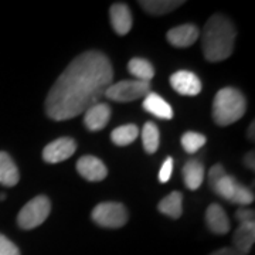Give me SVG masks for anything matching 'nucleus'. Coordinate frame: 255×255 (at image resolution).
Masks as SVG:
<instances>
[{"label":"nucleus","instance_id":"f257e3e1","mask_svg":"<svg viewBox=\"0 0 255 255\" xmlns=\"http://www.w3.org/2000/svg\"><path fill=\"white\" fill-rule=\"evenodd\" d=\"M114 80L110 58L101 51H85L75 57L46 98V114L53 121H68L84 114L105 95Z\"/></svg>","mask_w":255,"mask_h":255},{"label":"nucleus","instance_id":"f03ea898","mask_svg":"<svg viewBox=\"0 0 255 255\" xmlns=\"http://www.w3.org/2000/svg\"><path fill=\"white\" fill-rule=\"evenodd\" d=\"M237 30L233 21L224 14H213L207 20L201 33L203 54L209 63L227 60L234 51Z\"/></svg>","mask_w":255,"mask_h":255},{"label":"nucleus","instance_id":"7ed1b4c3","mask_svg":"<svg viewBox=\"0 0 255 255\" xmlns=\"http://www.w3.org/2000/svg\"><path fill=\"white\" fill-rule=\"evenodd\" d=\"M247 101L243 92L233 87L220 90L213 101V119L220 127H228L244 117Z\"/></svg>","mask_w":255,"mask_h":255},{"label":"nucleus","instance_id":"20e7f679","mask_svg":"<svg viewBox=\"0 0 255 255\" xmlns=\"http://www.w3.org/2000/svg\"><path fill=\"white\" fill-rule=\"evenodd\" d=\"M51 211V203L47 196H37L20 210L17 224L21 230H33L41 226Z\"/></svg>","mask_w":255,"mask_h":255},{"label":"nucleus","instance_id":"39448f33","mask_svg":"<svg viewBox=\"0 0 255 255\" xmlns=\"http://www.w3.org/2000/svg\"><path fill=\"white\" fill-rule=\"evenodd\" d=\"M92 220L105 228H121L128 223L127 207L117 201L101 203L92 210Z\"/></svg>","mask_w":255,"mask_h":255},{"label":"nucleus","instance_id":"423d86ee","mask_svg":"<svg viewBox=\"0 0 255 255\" xmlns=\"http://www.w3.org/2000/svg\"><path fill=\"white\" fill-rule=\"evenodd\" d=\"M149 92H150V82L125 80V81L111 84L104 97L117 102H130L146 97Z\"/></svg>","mask_w":255,"mask_h":255},{"label":"nucleus","instance_id":"0eeeda50","mask_svg":"<svg viewBox=\"0 0 255 255\" xmlns=\"http://www.w3.org/2000/svg\"><path fill=\"white\" fill-rule=\"evenodd\" d=\"M77 142L73 137H58L43 149V159L50 164L60 163L67 160L75 153Z\"/></svg>","mask_w":255,"mask_h":255},{"label":"nucleus","instance_id":"6e6552de","mask_svg":"<svg viewBox=\"0 0 255 255\" xmlns=\"http://www.w3.org/2000/svg\"><path fill=\"white\" fill-rule=\"evenodd\" d=\"M170 85L174 91L179 92L180 95L186 97H194L201 91V81L200 78L191 71H176L170 75Z\"/></svg>","mask_w":255,"mask_h":255},{"label":"nucleus","instance_id":"1a4fd4ad","mask_svg":"<svg viewBox=\"0 0 255 255\" xmlns=\"http://www.w3.org/2000/svg\"><path fill=\"white\" fill-rule=\"evenodd\" d=\"M77 172L90 182H101L108 176V169L95 156H82L77 162Z\"/></svg>","mask_w":255,"mask_h":255},{"label":"nucleus","instance_id":"9d476101","mask_svg":"<svg viewBox=\"0 0 255 255\" xmlns=\"http://www.w3.org/2000/svg\"><path fill=\"white\" fill-rule=\"evenodd\" d=\"M200 37V30L194 24H182V26H176L170 28L166 34V38L169 41V44L179 48L184 47H190L194 44Z\"/></svg>","mask_w":255,"mask_h":255},{"label":"nucleus","instance_id":"9b49d317","mask_svg":"<svg viewBox=\"0 0 255 255\" xmlns=\"http://www.w3.org/2000/svg\"><path fill=\"white\" fill-rule=\"evenodd\" d=\"M84 125L88 130L97 132L108 125L111 119V107L108 104H95L84 112Z\"/></svg>","mask_w":255,"mask_h":255},{"label":"nucleus","instance_id":"f8f14e48","mask_svg":"<svg viewBox=\"0 0 255 255\" xmlns=\"http://www.w3.org/2000/svg\"><path fill=\"white\" fill-rule=\"evenodd\" d=\"M111 24L119 36H125L132 28V13L125 3H114L110 9Z\"/></svg>","mask_w":255,"mask_h":255},{"label":"nucleus","instance_id":"ddd939ff","mask_svg":"<svg viewBox=\"0 0 255 255\" xmlns=\"http://www.w3.org/2000/svg\"><path fill=\"white\" fill-rule=\"evenodd\" d=\"M206 224L213 234L224 236L230 231V220L224 209L220 204H210L206 211Z\"/></svg>","mask_w":255,"mask_h":255},{"label":"nucleus","instance_id":"4468645a","mask_svg":"<svg viewBox=\"0 0 255 255\" xmlns=\"http://www.w3.org/2000/svg\"><path fill=\"white\" fill-rule=\"evenodd\" d=\"M142 107L146 112L152 114L156 118L164 119V121L173 118V108L170 107V104H167L160 95L155 92H149L146 95Z\"/></svg>","mask_w":255,"mask_h":255},{"label":"nucleus","instance_id":"2eb2a0df","mask_svg":"<svg viewBox=\"0 0 255 255\" xmlns=\"http://www.w3.org/2000/svg\"><path fill=\"white\" fill-rule=\"evenodd\" d=\"M234 248L241 251L243 254H248L255 243V223L240 224L233 236Z\"/></svg>","mask_w":255,"mask_h":255},{"label":"nucleus","instance_id":"dca6fc26","mask_svg":"<svg viewBox=\"0 0 255 255\" xmlns=\"http://www.w3.org/2000/svg\"><path fill=\"white\" fill-rule=\"evenodd\" d=\"M20 180V173L16 163L9 153L0 152V184L6 187L16 186Z\"/></svg>","mask_w":255,"mask_h":255},{"label":"nucleus","instance_id":"f3484780","mask_svg":"<svg viewBox=\"0 0 255 255\" xmlns=\"http://www.w3.org/2000/svg\"><path fill=\"white\" fill-rule=\"evenodd\" d=\"M183 179L189 190H197L204 180V166L199 160H189L183 167Z\"/></svg>","mask_w":255,"mask_h":255},{"label":"nucleus","instance_id":"a211bd4d","mask_svg":"<svg viewBox=\"0 0 255 255\" xmlns=\"http://www.w3.org/2000/svg\"><path fill=\"white\" fill-rule=\"evenodd\" d=\"M157 210L170 219H180L183 214V194L180 191H172L157 204Z\"/></svg>","mask_w":255,"mask_h":255},{"label":"nucleus","instance_id":"6ab92c4d","mask_svg":"<svg viewBox=\"0 0 255 255\" xmlns=\"http://www.w3.org/2000/svg\"><path fill=\"white\" fill-rule=\"evenodd\" d=\"M184 1L182 0H140V7L152 16H163L179 9Z\"/></svg>","mask_w":255,"mask_h":255},{"label":"nucleus","instance_id":"aec40b11","mask_svg":"<svg viewBox=\"0 0 255 255\" xmlns=\"http://www.w3.org/2000/svg\"><path fill=\"white\" fill-rule=\"evenodd\" d=\"M128 70L129 73L135 77L137 81L150 82V80L155 77V68L153 65L149 63L145 58H132L129 64H128Z\"/></svg>","mask_w":255,"mask_h":255},{"label":"nucleus","instance_id":"412c9836","mask_svg":"<svg viewBox=\"0 0 255 255\" xmlns=\"http://www.w3.org/2000/svg\"><path fill=\"white\" fill-rule=\"evenodd\" d=\"M137 135H139V128L133 124H128L114 129L111 133V140L118 146H128L135 142Z\"/></svg>","mask_w":255,"mask_h":255},{"label":"nucleus","instance_id":"4be33fe9","mask_svg":"<svg viewBox=\"0 0 255 255\" xmlns=\"http://www.w3.org/2000/svg\"><path fill=\"white\" fill-rule=\"evenodd\" d=\"M142 143H143V149L146 150V153H149V155L155 153L159 149L160 133L153 122H146L145 127L142 129Z\"/></svg>","mask_w":255,"mask_h":255},{"label":"nucleus","instance_id":"5701e85b","mask_svg":"<svg viewBox=\"0 0 255 255\" xmlns=\"http://www.w3.org/2000/svg\"><path fill=\"white\" fill-rule=\"evenodd\" d=\"M237 186L238 182L236 180V177L226 173L220 179L219 182L211 187V190L214 191L216 194H219L221 199L230 201L233 199V196H234V191L237 189Z\"/></svg>","mask_w":255,"mask_h":255},{"label":"nucleus","instance_id":"b1692460","mask_svg":"<svg viewBox=\"0 0 255 255\" xmlns=\"http://www.w3.org/2000/svg\"><path fill=\"white\" fill-rule=\"evenodd\" d=\"M182 146L183 149L187 152V153H196L197 150H200L203 146L206 145L207 142V137L201 133H197V132H186L182 136Z\"/></svg>","mask_w":255,"mask_h":255},{"label":"nucleus","instance_id":"393cba45","mask_svg":"<svg viewBox=\"0 0 255 255\" xmlns=\"http://www.w3.org/2000/svg\"><path fill=\"white\" fill-rule=\"evenodd\" d=\"M254 201V193L250 190L248 187H246L244 184L238 183L237 189L234 191L233 199L230 200V203L233 204H240V206H248Z\"/></svg>","mask_w":255,"mask_h":255},{"label":"nucleus","instance_id":"a878e982","mask_svg":"<svg viewBox=\"0 0 255 255\" xmlns=\"http://www.w3.org/2000/svg\"><path fill=\"white\" fill-rule=\"evenodd\" d=\"M0 255H20L17 246L3 234H0Z\"/></svg>","mask_w":255,"mask_h":255},{"label":"nucleus","instance_id":"bb28decb","mask_svg":"<svg viewBox=\"0 0 255 255\" xmlns=\"http://www.w3.org/2000/svg\"><path fill=\"white\" fill-rule=\"evenodd\" d=\"M172 173H173V159L172 157H167L164 160L160 172H159V182L167 183L170 180V177H172Z\"/></svg>","mask_w":255,"mask_h":255},{"label":"nucleus","instance_id":"cd10ccee","mask_svg":"<svg viewBox=\"0 0 255 255\" xmlns=\"http://www.w3.org/2000/svg\"><path fill=\"white\" fill-rule=\"evenodd\" d=\"M255 213L254 210L250 209H240L236 211V219L240 224H248V223H254Z\"/></svg>","mask_w":255,"mask_h":255},{"label":"nucleus","instance_id":"c85d7f7f","mask_svg":"<svg viewBox=\"0 0 255 255\" xmlns=\"http://www.w3.org/2000/svg\"><path fill=\"white\" fill-rule=\"evenodd\" d=\"M224 174H226V170H224V167H223L221 164H216V166H213V167L210 169V173H209L210 187H213V186L219 182L220 179H221Z\"/></svg>","mask_w":255,"mask_h":255},{"label":"nucleus","instance_id":"c756f323","mask_svg":"<svg viewBox=\"0 0 255 255\" xmlns=\"http://www.w3.org/2000/svg\"><path fill=\"white\" fill-rule=\"evenodd\" d=\"M210 255H246V254H243L241 251H238L237 248H234V247H227V248H220V250L214 251V253H211Z\"/></svg>","mask_w":255,"mask_h":255},{"label":"nucleus","instance_id":"7c9ffc66","mask_svg":"<svg viewBox=\"0 0 255 255\" xmlns=\"http://www.w3.org/2000/svg\"><path fill=\"white\" fill-rule=\"evenodd\" d=\"M244 164H246L248 169L254 170L255 169V163H254V152H248L244 157Z\"/></svg>","mask_w":255,"mask_h":255},{"label":"nucleus","instance_id":"2f4dec72","mask_svg":"<svg viewBox=\"0 0 255 255\" xmlns=\"http://www.w3.org/2000/svg\"><path fill=\"white\" fill-rule=\"evenodd\" d=\"M254 130H255V122L253 121V122H251V125H250V128H248V133H247V135H248V137H250L251 140H254V137H255Z\"/></svg>","mask_w":255,"mask_h":255},{"label":"nucleus","instance_id":"473e14b6","mask_svg":"<svg viewBox=\"0 0 255 255\" xmlns=\"http://www.w3.org/2000/svg\"><path fill=\"white\" fill-rule=\"evenodd\" d=\"M4 199H6V194H4V193H1V194H0V201H3Z\"/></svg>","mask_w":255,"mask_h":255}]
</instances>
